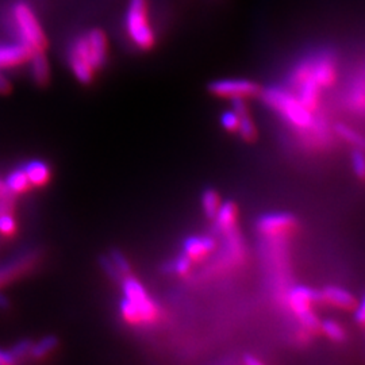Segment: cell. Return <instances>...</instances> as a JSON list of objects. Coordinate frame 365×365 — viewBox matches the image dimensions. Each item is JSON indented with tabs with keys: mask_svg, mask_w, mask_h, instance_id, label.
I'll use <instances>...</instances> for the list:
<instances>
[{
	"mask_svg": "<svg viewBox=\"0 0 365 365\" xmlns=\"http://www.w3.org/2000/svg\"><path fill=\"white\" fill-rule=\"evenodd\" d=\"M69 66L80 83L88 84L96 69H101L107 61V38L106 34L95 29L75 39L68 52Z\"/></svg>",
	"mask_w": 365,
	"mask_h": 365,
	"instance_id": "1",
	"label": "cell"
},
{
	"mask_svg": "<svg viewBox=\"0 0 365 365\" xmlns=\"http://www.w3.org/2000/svg\"><path fill=\"white\" fill-rule=\"evenodd\" d=\"M123 299L120 302V314L130 325H149L158 317L156 303L149 297L144 286L134 277L122 279Z\"/></svg>",
	"mask_w": 365,
	"mask_h": 365,
	"instance_id": "2",
	"label": "cell"
},
{
	"mask_svg": "<svg viewBox=\"0 0 365 365\" xmlns=\"http://www.w3.org/2000/svg\"><path fill=\"white\" fill-rule=\"evenodd\" d=\"M262 101L280 113L297 128H310L313 123L312 110L300 102L299 99L280 88H268L261 91Z\"/></svg>",
	"mask_w": 365,
	"mask_h": 365,
	"instance_id": "3",
	"label": "cell"
},
{
	"mask_svg": "<svg viewBox=\"0 0 365 365\" xmlns=\"http://www.w3.org/2000/svg\"><path fill=\"white\" fill-rule=\"evenodd\" d=\"M11 16L18 31L19 42L26 45L31 52L43 51L46 45L45 33L31 6L24 0L16 1L11 9Z\"/></svg>",
	"mask_w": 365,
	"mask_h": 365,
	"instance_id": "4",
	"label": "cell"
},
{
	"mask_svg": "<svg viewBox=\"0 0 365 365\" xmlns=\"http://www.w3.org/2000/svg\"><path fill=\"white\" fill-rule=\"evenodd\" d=\"M126 33L131 42L140 49H150L155 45L156 36L149 24L146 0H130L125 15Z\"/></svg>",
	"mask_w": 365,
	"mask_h": 365,
	"instance_id": "5",
	"label": "cell"
},
{
	"mask_svg": "<svg viewBox=\"0 0 365 365\" xmlns=\"http://www.w3.org/2000/svg\"><path fill=\"white\" fill-rule=\"evenodd\" d=\"M315 300H319V295L312 288H294L288 295V302H289L291 309L294 310V313L298 315L303 327H307L312 331L318 330L321 327L318 318L315 317L313 309H312V304Z\"/></svg>",
	"mask_w": 365,
	"mask_h": 365,
	"instance_id": "6",
	"label": "cell"
},
{
	"mask_svg": "<svg viewBox=\"0 0 365 365\" xmlns=\"http://www.w3.org/2000/svg\"><path fill=\"white\" fill-rule=\"evenodd\" d=\"M209 91L220 98L245 99L260 95L261 87L247 78H221L210 83Z\"/></svg>",
	"mask_w": 365,
	"mask_h": 365,
	"instance_id": "7",
	"label": "cell"
},
{
	"mask_svg": "<svg viewBox=\"0 0 365 365\" xmlns=\"http://www.w3.org/2000/svg\"><path fill=\"white\" fill-rule=\"evenodd\" d=\"M312 76L321 88L333 86L337 78V64L333 53L325 51L313 57Z\"/></svg>",
	"mask_w": 365,
	"mask_h": 365,
	"instance_id": "8",
	"label": "cell"
},
{
	"mask_svg": "<svg viewBox=\"0 0 365 365\" xmlns=\"http://www.w3.org/2000/svg\"><path fill=\"white\" fill-rule=\"evenodd\" d=\"M295 223V218L289 214H268L257 222V230L267 237H277L291 232Z\"/></svg>",
	"mask_w": 365,
	"mask_h": 365,
	"instance_id": "9",
	"label": "cell"
},
{
	"mask_svg": "<svg viewBox=\"0 0 365 365\" xmlns=\"http://www.w3.org/2000/svg\"><path fill=\"white\" fill-rule=\"evenodd\" d=\"M31 51L22 42L0 43V69L22 66L30 57Z\"/></svg>",
	"mask_w": 365,
	"mask_h": 365,
	"instance_id": "10",
	"label": "cell"
},
{
	"mask_svg": "<svg viewBox=\"0 0 365 365\" xmlns=\"http://www.w3.org/2000/svg\"><path fill=\"white\" fill-rule=\"evenodd\" d=\"M318 295H319V299L327 302L334 307L342 309V310H351L356 307L354 297L344 288L330 286V287L324 288L321 292H318Z\"/></svg>",
	"mask_w": 365,
	"mask_h": 365,
	"instance_id": "11",
	"label": "cell"
},
{
	"mask_svg": "<svg viewBox=\"0 0 365 365\" xmlns=\"http://www.w3.org/2000/svg\"><path fill=\"white\" fill-rule=\"evenodd\" d=\"M215 247V242L210 237H188L182 244V253H185L191 260H197L207 256Z\"/></svg>",
	"mask_w": 365,
	"mask_h": 365,
	"instance_id": "12",
	"label": "cell"
},
{
	"mask_svg": "<svg viewBox=\"0 0 365 365\" xmlns=\"http://www.w3.org/2000/svg\"><path fill=\"white\" fill-rule=\"evenodd\" d=\"M27 61L30 63V73L33 80L39 86L46 84L51 76V66L43 51H33Z\"/></svg>",
	"mask_w": 365,
	"mask_h": 365,
	"instance_id": "13",
	"label": "cell"
},
{
	"mask_svg": "<svg viewBox=\"0 0 365 365\" xmlns=\"http://www.w3.org/2000/svg\"><path fill=\"white\" fill-rule=\"evenodd\" d=\"M233 101V110L237 113V115L240 118V125H238V133L241 134V137L245 141H253L256 140V128L255 123L250 118L248 108L244 103V99H232Z\"/></svg>",
	"mask_w": 365,
	"mask_h": 365,
	"instance_id": "14",
	"label": "cell"
},
{
	"mask_svg": "<svg viewBox=\"0 0 365 365\" xmlns=\"http://www.w3.org/2000/svg\"><path fill=\"white\" fill-rule=\"evenodd\" d=\"M298 87H299L298 99L309 110L313 111L314 108L318 106V102H319L321 87L317 84V81L314 80L312 73L307 78H303L299 84H298Z\"/></svg>",
	"mask_w": 365,
	"mask_h": 365,
	"instance_id": "15",
	"label": "cell"
},
{
	"mask_svg": "<svg viewBox=\"0 0 365 365\" xmlns=\"http://www.w3.org/2000/svg\"><path fill=\"white\" fill-rule=\"evenodd\" d=\"M24 170L26 173L27 179L30 182V185H43L49 182L51 179V170L48 164H45L41 160H33L29 161L26 165L24 167Z\"/></svg>",
	"mask_w": 365,
	"mask_h": 365,
	"instance_id": "16",
	"label": "cell"
},
{
	"mask_svg": "<svg viewBox=\"0 0 365 365\" xmlns=\"http://www.w3.org/2000/svg\"><path fill=\"white\" fill-rule=\"evenodd\" d=\"M214 220L217 221L218 227L226 232L230 233L235 229V221H237V207H235L233 202H226L220 206V209L217 211Z\"/></svg>",
	"mask_w": 365,
	"mask_h": 365,
	"instance_id": "17",
	"label": "cell"
},
{
	"mask_svg": "<svg viewBox=\"0 0 365 365\" xmlns=\"http://www.w3.org/2000/svg\"><path fill=\"white\" fill-rule=\"evenodd\" d=\"M3 185L11 194H22L30 187V182L27 179L26 173H25L24 168H19V170H13L6 178Z\"/></svg>",
	"mask_w": 365,
	"mask_h": 365,
	"instance_id": "18",
	"label": "cell"
},
{
	"mask_svg": "<svg viewBox=\"0 0 365 365\" xmlns=\"http://www.w3.org/2000/svg\"><path fill=\"white\" fill-rule=\"evenodd\" d=\"M58 345V341L53 336H48L39 339L38 342L31 345V351H30V356L34 359H42L45 356H48L49 353H52Z\"/></svg>",
	"mask_w": 365,
	"mask_h": 365,
	"instance_id": "19",
	"label": "cell"
},
{
	"mask_svg": "<svg viewBox=\"0 0 365 365\" xmlns=\"http://www.w3.org/2000/svg\"><path fill=\"white\" fill-rule=\"evenodd\" d=\"M220 206H221V199L214 190H207V191L203 192L202 207H203V211H205V214L209 220H214Z\"/></svg>",
	"mask_w": 365,
	"mask_h": 365,
	"instance_id": "20",
	"label": "cell"
},
{
	"mask_svg": "<svg viewBox=\"0 0 365 365\" xmlns=\"http://www.w3.org/2000/svg\"><path fill=\"white\" fill-rule=\"evenodd\" d=\"M336 131L339 134V137L342 140H345L346 143L352 144L353 146H356L357 149H365V138L363 135H360L357 131L353 130L349 126L346 125H337L336 126Z\"/></svg>",
	"mask_w": 365,
	"mask_h": 365,
	"instance_id": "21",
	"label": "cell"
},
{
	"mask_svg": "<svg viewBox=\"0 0 365 365\" xmlns=\"http://www.w3.org/2000/svg\"><path fill=\"white\" fill-rule=\"evenodd\" d=\"M322 331L327 334V337H329L333 341H342L345 339V330L344 327H341L339 324H337L336 321H331V319H327L322 322L321 325Z\"/></svg>",
	"mask_w": 365,
	"mask_h": 365,
	"instance_id": "22",
	"label": "cell"
},
{
	"mask_svg": "<svg viewBox=\"0 0 365 365\" xmlns=\"http://www.w3.org/2000/svg\"><path fill=\"white\" fill-rule=\"evenodd\" d=\"M352 167L354 175L365 180V153L361 149H356L352 153Z\"/></svg>",
	"mask_w": 365,
	"mask_h": 365,
	"instance_id": "23",
	"label": "cell"
},
{
	"mask_svg": "<svg viewBox=\"0 0 365 365\" xmlns=\"http://www.w3.org/2000/svg\"><path fill=\"white\" fill-rule=\"evenodd\" d=\"M108 257H110V260L113 261V264L115 265L118 272L122 274L123 277L126 274H129V272H130V265H129V262H128V260L125 259V256L119 250H113Z\"/></svg>",
	"mask_w": 365,
	"mask_h": 365,
	"instance_id": "24",
	"label": "cell"
},
{
	"mask_svg": "<svg viewBox=\"0 0 365 365\" xmlns=\"http://www.w3.org/2000/svg\"><path fill=\"white\" fill-rule=\"evenodd\" d=\"M16 230V223L10 211L0 212V233L4 235H11Z\"/></svg>",
	"mask_w": 365,
	"mask_h": 365,
	"instance_id": "25",
	"label": "cell"
},
{
	"mask_svg": "<svg viewBox=\"0 0 365 365\" xmlns=\"http://www.w3.org/2000/svg\"><path fill=\"white\" fill-rule=\"evenodd\" d=\"M191 262H192V260L185 253H182L180 256H178L175 261L172 262L170 269L175 274H182H182H188V271L191 268Z\"/></svg>",
	"mask_w": 365,
	"mask_h": 365,
	"instance_id": "26",
	"label": "cell"
},
{
	"mask_svg": "<svg viewBox=\"0 0 365 365\" xmlns=\"http://www.w3.org/2000/svg\"><path fill=\"white\" fill-rule=\"evenodd\" d=\"M221 125L223 129L227 131L238 130V125H240V118L237 115L235 110L230 111H225L221 115Z\"/></svg>",
	"mask_w": 365,
	"mask_h": 365,
	"instance_id": "27",
	"label": "cell"
},
{
	"mask_svg": "<svg viewBox=\"0 0 365 365\" xmlns=\"http://www.w3.org/2000/svg\"><path fill=\"white\" fill-rule=\"evenodd\" d=\"M31 345H33V342L29 341V339L19 341V342L14 346L13 349H11V353L15 356V359L18 360V359H21V357H25L27 354H30Z\"/></svg>",
	"mask_w": 365,
	"mask_h": 365,
	"instance_id": "28",
	"label": "cell"
},
{
	"mask_svg": "<svg viewBox=\"0 0 365 365\" xmlns=\"http://www.w3.org/2000/svg\"><path fill=\"white\" fill-rule=\"evenodd\" d=\"M15 361H16V359H15V356L11 353V351L0 349V365L14 364Z\"/></svg>",
	"mask_w": 365,
	"mask_h": 365,
	"instance_id": "29",
	"label": "cell"
},
{
	"mask_svg": "<svg viewBox=\"0 0 365 365\" xmlns=\"http://www.w3.org/2000/svg\"><path fill=\"white\" fill-rule=\"evenodd\" d=\"M11 90V81L0 69V93H7Z\"/></svg>",
	"mask_w": 365,
	"mask_h": 365,
	"instance_id": "30",
	"label": "cell"
},
{
	"mask_svg": "<svg viewBox=\"0 0 365 365\" xmlns=\"http://www.w3.org/2000/svg\"><path fill=\"white\" fill-rule=\"evenodd\" d=\"M356 319L360 322V324H364L365 325V299L363 300V303L357 307L356 310Z\"/></svg>",
	"mask_w": 365,
	"mask_h": 365,
	"instance_id": "31",
	"label": "cell"
},
{
	"mask_svg": "<svg viewBox=\"0 0 365 365\" xmlns=\"http://www.w3.org/2000/svg\"><path fill=\"white\" fill-rule=\"evenodd\" d=\"M7 306H9L7 298L3 294H0V309H6Z\"/></svg>",
	"mask_w": 365,
	"mask_h": 365,
	"instance_id": "32",
	"label": "cell"
},
{
	"mask_svg": "<svg viewBox=\"0 0 365 365\" xmlns=\"http://www.w3.org/2000/svg\"><path fill=\"white\" fill-rule=\"evenodd\" d=\"M245 363H247V364H261L260 360H257V359H255V357H247V359H245Z\"/></svg>",
	"mask_w": 365,
	"mask_h": 365,
	"instance_id": "33",
	"label": "cell"
},
{
	"mask_svg": "<svg viewBox=\"0 0 365 365\" xmlns=\"http://www.w3.org/2000/svg\"><path fill=\"white\" fill-rule=\"evenodd\" d=\"M1 190H3V182H0V192H1Z\"/></svg>",
	"mask_w": 365,
	"mask_h": 365,
	"instance_id": "34",
	"label": "cell"
}]
</instances>
